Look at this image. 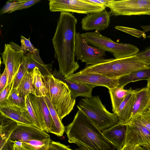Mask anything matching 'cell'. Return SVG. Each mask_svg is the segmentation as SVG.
Returning <instances> with one entry per match:
<instances>
[{"label":"cell","instance_id":"9a60e30c","mask_svg":"<svg viewBox=\"0 0 150 150\" xmlns=\"http://www.w3.org/2000/svg\"><path fill=\"white\" fill-rule=\"evenodd\" d=\"M111 16L110 12L105 10L88 14L81 21L82 29L86 31L94 29L103 30L108 27Z\"/></svg>","mask_w":150,"mask_h":150},{"label":"cell","instance_id":"7a4b0ae2","mask_svg":"<svg viewBox=\"0 0 150 150\" xmlns=\"http://www.w3.org/2000/svg\"><path fill=\"white\" fill-rule=\"evenodd\" d=\"M66 133L69 142L83 150H118L79 109L72 122L66 127Z\"/></svg>","mask_w":150,"mask_h":150},{"label":"cell","instance_id":"277c9868","mask_svg":"<svg viewBox=\"0 0 150 150\" xmlns=\"http://www.w3.org/2000/svg\"><path fill=\"white\" fill-rule=\"evenodd\" d=\"M43 80L48 89L49 98L61 120L73 109L76 99L64 82L52 75L43 76Z\"/></svg>","mask_w":150,"mask_h":150},{"label":"cell","instance_id":"f1b7e54d","mask_svg":"<svg viewBox=\"0 0 150 150\" xmlns=\"http://www.w3.org/2000/svg\"><path fill=\"white\" fill-rule=\"evenodd\" d=\"M2 102L21 108H26L25 98L18 91L17 88H11L6 99Z\"/></svg>","mask_w":150,"mask_h":150},{"label":"cell","instance_id":"681fc988","mask_svg":"<svg viewBox=\"0 0 150 150\" xmlns=\"http://www.w3.org/2000/svg\"><path fill=\"white\" fill-rule=\"evenodd\" d=\"M144 150H150V148H143Z\"/></svg>","mask_w":150,"mask_h":150},{"label":"cell","instance_id":"603a6c76","mask_svg":"<svg viewBox=\"0 0 150 150\" xmlns=\"http://www.w3.org/2000/svg\"><path fill=\"white\" fill-rule=\"evenodd\" d=\"M109 89L112 107V111L115 113L120 105L129 93L133 90H126L119 86Z\"/></svg>","mask_w":150,"mask_h":150},{"label":"cell","instance_id":"ee69618b","mask_svg":"<svg viewBox=\"0 0 150 150\" xmlns=\"http://www.w3.org/2000/svg\"><path fill=\"white\" fill-rule=\"evenodd\" d=\"M14 150H30L23 146L22 145L18 146L13 144Z\"/></svg>","mask_w":150,"mask_h":150},{"label":"cell","instance_id":"f546056e","mask_svg":"<svg viewBox=\"0 0 150 150\" xmlns=\"http://www.w3.org/2000/svg\"><path fill=\"white\" fill-rule=\"evenodd\" d=\"M28 71V63L25 55L13 81L11 88H17L22 78Z\"/></svg>","mask_w":150,"mask_h":150},{"label":"cell","instance_id":"4dcf8cb0","mask_svg":"<svg viewBox=\"0 0 150 150\" xmlns=\"http://www.w3.org/2000/svg\"><path fill=\"white\" fill-rule=\"evenodd\" d=\"M25 107L28 113L34 122L35 126L43 131L38 120L29 95L25 97Z\"/></svg>","mask_w":150,"mask_h":150},{"label":"cell","instance_id":"7c38bea8","mask_svg":"<svg viewBox=\"0 0 150 150\" xmlns=\"http://www.w3.org/2000/svg\"><path fill=\"white\" fill-rule=\"evenodd\" d=\"M38 120L43 130L47 133L54 134L55 127L44 97L29 94Z\"/></svg>","mask_w":150,"mask_h":150},{"label":"cell","instance_id":"ba28073f","mask_svg":"<svg viewBox=\"0 0 150 150\" xmlns=\"http://www.w3.org/2000/svg\"><path fill=\"white\" fill-rule=\"evenodd\" d=\"M52 12H71L91 14L105 10L106 7L89 2L86 0H49Z\"/></svg>","mask_w":150,"mask_h":150},{"label":"cell","instance_id":"e0dca14e","mask_svg":"<svg viewBox=\"0 0 150 150\" xmlns=\"http://www.w3.org/2000/svg\"><path fill=\"white\" fill-rule=\"evenodd\" d=\"M52 75L55 78L65 83L71 91L72 98L74 99L78 96L85 98L91 97L93 88L89 85L81 83L75 82L67 80L55 69Z\"/></svg>","mask_w":150,"mask_h":150},{"label":"cell","instance_id":"816d5d0a","mask_svg":"<svg viewBox=\"0 0 150 150\" xmlns=\"http://www.w3.org/2000/svg\"><path fill=\"white\" fill-rule=\"evenodd\" d=\"M149 112H150V109H149Z\"/></svg>","mask_w":150,"mask_h":150},{"label":"cell","instance_id":"f6af8a7d","mask_svg":"<svg viewBox=\"0 0 150 150\" xmlns=\"http://www.w3.org/2000/svg\"><path fill=\"white\" fill-rule=\"evenodd\" d=\"M141 27L142 28L144 32H146L150 30V26H141ZM147 37L150 38V35L147 36Z\"/></svg>","mask_w":150,"mask_h":150},{"label":"cell","instance_id":"5b68a950","mask_svg":"<svg viewBox=\"0 0 150 150\" xmlns=\"http://www.w3.org/2000/svg\"><path fill=\"white\" fill-rule=\"evenodd\" d=\"M77 107L101 132L119 123L117 115L106 109L98 95L81 99Z\"/></svg>","mask_w":150,"mask_h":150},{"label":"cell","instance_id":"60d3db41","mask_svg":"<svg viewBox=\"0 0 150 150\" xmlns=\"http://www.w3.org/2000/svg\"><path fill=\"white\" fill-rule=\"evenodd\" d=\"M136 54L138 56L149 58L150 59V47L146 48L140 52H139Z\"/></svg>","mask_w":150,"mask_h":150},{"label":"cell","instance_id":"3957f363","mask_svg":"<svg viewBox=\"0 0 150 150\" xmlns=\"http://www.w3.org/2000/svg\"><path fill=\"white\" fill-rule=\"evenodd\" d=\"M150 67L149 59L136 54L119 59H109L104 62L88 66L78 73L99 74L111 78L118 79L131 72Z\"/></svg>","mask_w":150,"mask_h":150},{"label":"cell","instance_id":"7402d4cb","mask_svg":"<svg viewBox=\"0 0 150 150\" xmlns=\"http://www.w3.org/2000/svg\"><path fill=\"white\" fill-rule=\"evenodd\" d=\"M18 123L0 113V149L6 144Z\"/></svg>","mask_w":150,"mask_h":150},{"label":"cell","instance_id":"52a82bcc","mask_svg":"<svg viewBox=\"0 0 150 150\" xmlns=\"http://www.w3.org/2000/svg\"><path fill=\"white\" fill-rule=\"evenodd\" d=\"M106 7L112 16L150 15V0H112Z\"/></svg>","mask_w":150,"mask_h":150},{"label":"cell","instance_id":"4316f807","mask_svg":"<svg viewBox=\"0 0 150 150\" xmlns=\"http://www.w3.org/2000/svg\"><path fill=\"white\" fill-rule=\"evenodd\" d=\"M44 98L54 124L55 129L53 134L58 136L61 137L65 131V127L49 98L46 96Z\"/></svg>","mask_w":150,"mask_h":150},{"label":"cell","instance_id":"6da1fadb","mask_svg":"<svg viewBox=\"0 0 150 150\" xmlns=\"http://www.w3.org/2000/svg\"><path fill=\"white\" fill-rule=\"evenodd\" d=\"M77 22L72 13L61 12L52 40L55 57L59 64L58 71L65 79L73 74L79 67L75 59Z\"/></svg>","mask_w":150,"mask_h":150},{"label":"cell","instance_id":"d4e9b609","mask_svg":"<svg viewBox=\"0 0 150 150\" xmlns=\"http://www.w3.org/2000/svg\"><path fill=\"white\" fill-rule=\"evenodd\" d=\"M32 73V71H27L17 88L18 91L25 98L30 94L35 95Z\"/></svg>","mask_w":150,"mask_h":150},{"label":"cell","instance_id":"5bb4252c","mask_svg":"<svg viewBox=\"0 0 150 150\" xmlns=\"http://www.w3.org/2000/svg\"><path fill=\"white\" fill-rule=\"evenodd\" d=\"M46 132L32 125L18 124L11 135L8 140L23 142L32 139H43L50 138Z\"/></svg>","mask_w":150,"mask_h":150},{"label":"cell","instance_id":"b9f144b4","mask_svg":"<svg viewBox=\"0 0 150 150\" xmlns=\"http://www.w3.org/2000/svg\"><path fill=\"white\" fill-rule=\"evenodd\" d=\"M137 146L125 144L120 150H137Z\"/></svg>","mask_w":150,"mask_h":150},{"label":"cell","instance_id":"ffe728a7","mask_svg":"<svg viewBox=\"0 0 150 150\" xmlns=\"http://www.w3.org/2000/svg\"><path fill=\"white\" fill-rule=\"evenodd\" d=\"M136 91L133 90L128 94L115 113L119 119V123L122 125H126L132 119Z\"/></svg>","mask_w":150,"mask_h":150},{"label":"cell","instance_id":"d6a6232c","mask_svg":"<svg viewBox=\"0 0 150 150\" xmlns=\"http://www.w3.org/2000/svg\"><path fill=\"white\" fill-rule=\"evenodd\" d=\"M29 39H27L22 35L21 36V47L25 54L27 52L30 53H34L37 50V49L34 47Z\"/></svg>","mask_w":150,"mask_h":150},{"label":"cell","instance_id":"c3c4849f","mask_svg":"<svg viewBox=\"0 0 150 150\" xmlns=\"http://www.w3.org/2000/svg\"><path fill=\"white\" fill-rule=\"evenodd\" d=\"M6 144L4 145L0 150H6Z\"/></svg>","mask_w":150,"mask_h":150},{"label":"cell","instance_id":"4fadbf2b","mask_svg":"<svg viewBox=\"0 0 150 150\" xmlns=\"http://www.w3.org/2000/svg\"><path fill=\"white\" fill-rule=\"evenodd\" d=\"M65 79L86 84L93 88L97 86H102L109 89L119 86L118 79L111 78L97 74H79L77 72Z\"/></svg>","mask_w":150,"mask_h":150},{"label":"cell","instance_id":"d590c367","mask_svg":"<svg viewBox=\"0 0 150 150\" xmlns=\"http://www.w3.org/2000/svg\"><path fill=\"white\" fill-rule=\"evenodd\" d=\"M40 1V0H22L21 3L11 10L8 13H11L16 10L29 8L34 4Z\"/></svg>","mask_w":150,"mask_h":150},{"label":"cell","instance_id":"7dc6e473","mask_svg":"<svg viewBox=\"0 0 150 150\" xmlns=\"http://www.w3.org/2000/svg\"><path fill=\"white\" fill-rule=\"evenodd\" d=\"M137 150H144V148L141 146H138Z\"/></svg>","mask_w":150,"mask_h":150},{"label":"cell","instance_id":"cb8c5ba5","mask_svg":"<svg viewBox=\"0 0 150 150\" xmlns=\"http://www.w3.org/2000/svg\"><path fill=\"white\" fill-rule=\"evenodd\" d=\"M150 77V68L131 72L118 79L119 86L124 88L131 82L138 81L147 80Z\"/></svg>","mask_w":150,"mask_h":150},{"label":"cell","instance_id":"83f0119b","mask_svg":"<svg viewBox=\"0 0 150 150\" xmlns=\"http://www.w3.org/2000/svg\"><path fill=\"white\" fill-rule=\"evenodd\" d=\"M52 141L50 138L32 139L21 142L23 146L30 150H49Z\"/></svg>","mask_w":150,"mask_h":150},{"label":"cell","instance_id":"7bdbcfd3","mask_svg":"<svg viewBox=\"0 0 150 150\" xmlns=\"http://www.w3.org/2000/svg\"><path fill=\"white\" fill-rule=\"evenodd\" d=\"M6 150H14L13 143L8 140L6 144Z\"/></svg>","mask_w":150,"mask_h":150},{"label":"cell","instance_id":"ab89813d","mask_svg":"<svg viewBox=\"0 0 150 150\" xmlns=\"http://www.w3.org/2000/svg\"><path fill=\"white\" fill-rule=\"evenodd\" d=\"M89 2L106 7L112 0H86Z\"/></svg>","mask_w":150,"mask_h":150},{"label":"cell","instance_id":"ac0fdd59","mask_svg":"<svg viewBox=\"0 0 150 150\" xmlns=\"http://www.w3.org/2000/svg\"><path fill=\"white\" fill-rule=\"evenodd\" d=\"M104 136L120 150L124 145L126 133V126L120 123L102 132Z\"/></svg>","mask_w":150,"mask_h":150},{"label":"cell","instance_id":"2e32d148","mask_svg":"<svg viewBox=\"0 0 150 150\" xmlns=\"http://www.w3.org/2000/svg\"><path fill=\"white\" fill-rule=\"evenodd\" d=\"M0 111L1 113L18 124L36 126L26 108H21L4 102H0Z\"/></svg>","mask_w":150,"mask_h":150},{"label":"cell","instance_id":"f35d334b","mask_svg":"<svg viewBox=\"0 0 150 150\" xmlns=\"http://www.w3.org/2000/svg\"><path fill=\"white\" fill-rule=\"evenodd\" d=\"M8 75L6 69L4 70L0 76V92L1 91L8 85Z\"/></svg>","mask_w":150,"mask_h":150},{"label":"cell","instance_id":"f907efd6","mask_svg":"<svg viewBox=\"0 0 150 150\" xmlns=\"http://www.w3.org/2000/svg\"><path fill=\"white\" fill-rule=\"evenodd\" d=\"M74 150H82L81 149H80L79 148H78V149H76Z\"/></svg>","mask_w":150,"mask_h":150},{"label":"cell","instance_id":"836d02e7","mask_svg":"<svg viewBox=\"0 0 150 150\" xmlns=\"http://www.w3.org/2000/svg\"><path fill=\"white\" fill-rule=\"evenodd\" d=\"M134 117L139 120L144 126L150 131V112L149 110Z\"/></svg>","mask_w":150,"mask_h":150},{"label":"cell","instance_id":"e575fe53","mask_svg":"<svg viewBox=\"0 0 150 150\" xmlns=\"http://www.w3.org/2000/svg\"><path fill=\"white\" fill-rule=\"evenodd\" d=\"M22 1V0H9L7 1L6 4L1 9L0 14L2 15L5 13H8L18 5L20 4Z\"/></svg>","mask_w":150,"mask_h":150},{"label":"cell","instance_id":"1f68e13d","mask_svg":"<svg viewBox=\"0 0 150 150\" xmlns=\"http://www.w3.org/2000/svg\"><path fill=\"white\" fill-rule=\"evenodd\" d=\"M115 28L118 30L129 34L138 38L142 36L146 37V35L144 31H140L136 29L121 26H116Z\"/></svg>","mask_w":150,"mask_h":150},{"label":"cell","instance_id":"9c48e42d","mask_svg":"<svg viewBox=\"0 0 150 150\" xmlns=\"http://www.w3.org/2000/svg\"><path fill=\"white\" fill-rule=\"evenodd\" d=\"M105 54V51L89 45L79 32L76 33L75 55L77 61L80 60L87 65L98 64L109 60L104 57Z\"/></svg>","mask_w":150,"mask_h":150},{"label":"cell","instance_id":"8d00e7d4","mask_svg":"<svg viewBox=\"0 0 150 150\" xmlns=\"http://www.w3.org/2000/svg\"><path fill=\"white\" fill-rule=\"evenodd\" d=\"M49 150H73L69 146L65 145L58 142L52 141Z\"/></svg>","mask_w":150,"mask_h":150},{"label":"cell","instance_id":"44dd1931","mask_svg":"<svg viewBox=\"0 0 150 150\" xmlns=\"http://www.w3.org/2000/svg\"><path fill=\"white\" fill-rule=\"evenodd\" d=\"M25 55L28 63V71L32 72L37 67L43 76L52 75V64H46L43 62L40 56L38 49L34 53L28 52Z\"/></svg>","mask_w":150,"mask_h":150},{"label":"cell","instance_id":"74e56055","mask_svg":"<svg viewBox=\"0 0 150 150\" xmlns=\"http://www.w3.org/2000/svg\"><path fill=\"white\" fill-rule=\"evenodd\" d=\"M13 82L8 84L0 92V102L5 100L7 98L12 87Z\"/></svg>","mask_w":150,"mask_h":150},{"label":"cell","instance_id":"8fae6325","mask_svg":"<svg viewBox=\"0 0 150 150\" xmlns=\"http://www.w3.org/2000/svg\"><path fill=\"white\" fill-rule=\"evenodd\" d=\"M126 133L124 144L140 146L150 148V131L134 117L126 125Z\"/></svg>","mask_w":150,"mask_h":150},{"label":"cell","instance_id":"484cf974","mask_svg":"<svg viewBox=\"0 0 150 150\" xmlns=\"http://www.w3.org/2000/svg\"><path fill=\"white\" fill-rule=\"evenodd\" d=\"M33 83L35 90V96L45 97L48 92V89L43 80V76L38 68L35 67L32 71Z\"/></svg>","mask_w":150,"mask_h":150},{"label":"cell","instance_id":"30bf717a","mask_svg":"<svg viewBox=\"0 0 150 150\" xmlns=\"http://www.w3.org/2000/svg\"><path fill=\"white\" fill-rule=\"evenodd\" d=\"M25 55L21 46L14 42L4 45L1 55L8 74V84L13 82Z\"/></svg>","mask_w":150,"mask_h":150},{"label":"cell","instance_id":"8992f818","mask_svg":"<svg viewBox=\"0 0 150 150\" xmlns=\"http://www.w3.org/2000/svg\"><path fill=\"white\" fill-rule=\"evenodd\" d=\"M81 34L88 44L111 53L116 59L132 56L139 51L137 46L130 44L115 42L103 35L97 30Z\"/></svg>","mask_w":150,"mask_h":150},{"label":"cell","instance_id":"d6986e66","mask_svg":"<svg viewBox=\"0 0 150 150\" xmlns=\"http://www.w3.org/2000/svg\"><path fill=\"white\" fill-rule=\"evenodd\" d=\"M150 109V90L147 86L134 93V101L132 118L141 114Z\"/></svg>","mask_w":150,"mask_h":150},{"label":"cell","instance_id":"bcb514c9","mask_svg":"<svg viewBox=\"0 0 150 150\" xmlns=\"http://www.w3.org/2000/svg\"><path fill=\"white\" fill-rule=\"evenodd\" d=\"M147 87H148L150 90V77L147 80Z\"/></svg>","mask_w":150,"mask_h":150}]
</instances>
